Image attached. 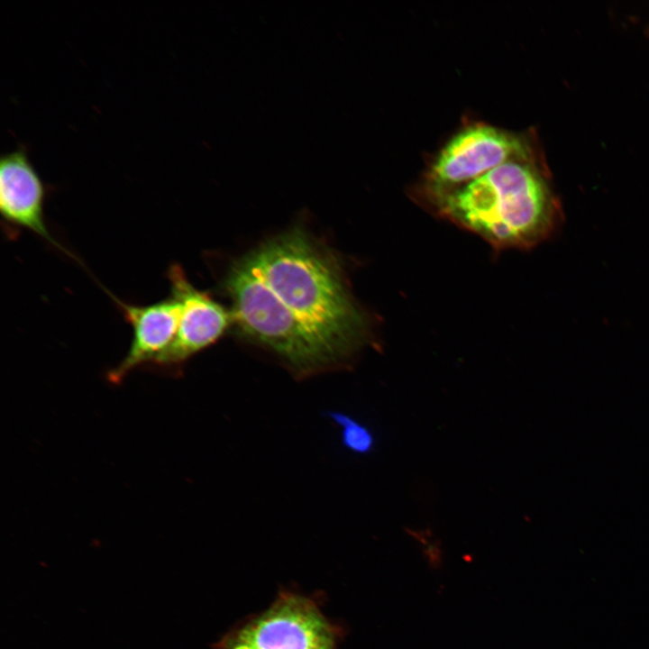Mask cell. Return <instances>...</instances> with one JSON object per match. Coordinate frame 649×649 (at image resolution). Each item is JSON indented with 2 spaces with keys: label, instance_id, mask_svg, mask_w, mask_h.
<instances>
[{
  "label": "cell",
  "instance_id": "7a4b0ae2",
  "mask_svg": "<svg viewBox=\"0 0 649 649\" xmlns=\"http://www.w3.org/2000/svg\"><path fill=\"white\" fill-rule=\"evenodd\" d=\"M249 255L283 306L340 357L363 342L366 317L349 294L340 266L303 231L271 239Z\"/></svg>",
  "mask_w": 649,
  "mask_h": 649
},
{
  "label": "cell",
  "instance_id": "52a82bcc",
  "mask_svg": "<svg viewBox=\"0 0 649 649\" xmlns=\"http://www.w3.org/2000/svg\"><path fill=\"white\" fill-rule=\"evenodd\" d=\"M46 187L24 146L0 158V212L12 226L26 229L72 256L50 234L44 216Z\"/></svg>",
  "mask_w": 649,
  "mask_h": 649
},
{
  "label": "cell",
  "instance_id": "6da1fadb",
  "mask_svg": "<svg viewBox=\"0 0 649 649\" xmlns=\"http://www.w3.org/2000/svg\"><path fill=\"white\" fill-rule=\"evenodd\" d=\"M548 173L537 153L506 162L427 206L497 248H530L549 238L563 217Z\"/></svg>",
  "mask_w": 649,
  "mask_h": 649
},
{
  "label": "cell",
  "instance_id": "8992f818",
  "mask_svg": "<svg viewBox=\"0 0 649 649\" xmlns=\"http://www.w3.org/2000/svg\"><path fill=\"white\" fill-rule=\"evenodd\" d=\"M167 276L170 294L181 304L178 327L168 348L148 364L164 371L178 369L192 355L214 343L230 317L208 294L192 286L179 265H171Z\"/></svg>",
  "mask_w": 649,
  "mask_h": 649
},
{
  "label": "cell",
  "instance_id": "3957f363",
  "mask_svg": "<svg viewBox=\"0 0 649 649\" xmlns=\"http://www.w3.org/2000/svg\"><path fill=\"white\" fill-rule=\"evenodd\" d=\"M233 316L244 334L265 344L298 373L325 368L341 357L278 299L250 255L236 261L226 279Z\"/></svg>",
  "mask_w": 649,
  "mask_h": 649
},
{
  "label": "cell",
  "instance_id": "9c48e42d",
  "mask_svg": "<svg viewBox=\"0 0 649 649\" xmlns=\"http://www.w3.org/2000/svg\"><path fill=\"white\" fill-rule=\"evenodd\" d=\"M333 419L342 427L344 446L357 453L369 452L374 446V436L363 425L340 413L331 414Z\"/></svg>",
  "mask_w": 649,
  "mask_h": 649
},
{
  "label": "cell",
  "instance_id": "5b68a950",
  "mask_svg": "<svg viewBox=\"0 0 649 649\" xmlns=\"http://www.w3.org/2000/svg\"><path fill=\"white\" fill-rule=\"evenodd\" d=\"M338 638L337 627L313 599L287 591L232 628L215 649H338Z\"/></svg>",
  "mask_w": 649,
  "mask_h": 649
},
{
  "label": "cell",
  "instance_id": "ba28073f",
  "mask_svg": "<svg viewBox=\"0 0 649 649\" xmlns=\"http://www.w3.org/2000/svg\"><path fill=\"white\" fill-rule=\"evenodd\" d=\"M114 299L133 327V338L127 354L108 373L109 381L115 384L135 368L150 364L168 348L178 327L181 304L171 294L159 302L144 306Z\"/></svg>",
  "mask_w": 649,
  "mask_h": 649
},
{
  "label": "cell",
  "instance_id": "277c9868",
  "mask_svg": "<svg viewBox=\"0 0 649 649\" xmlns=\"http://www.w3.org/2000/svg\"><path fill=\"white\" fill-rule=\"evenodd\" d=\"M526 136L488 124H472L443 146L425 173L420 199L435 198L511 160L537 154Z\"/></svg>",
  "mask_w": 649,
  "mask_h": 649
}]
</instances>
